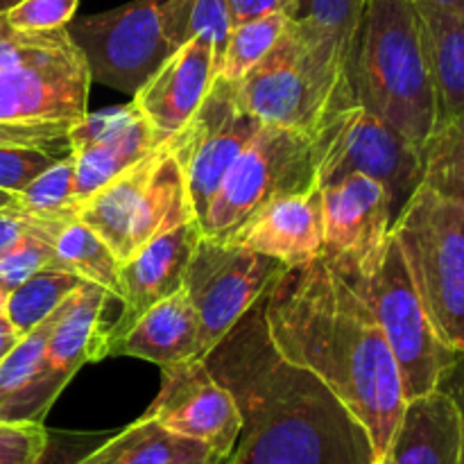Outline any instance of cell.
<instances>
[{"mask_svg":"<svg viewBox=\"0 0 464 464\" xmlns=\"http://www.w3.org/2000/svg\"><path fill=\"white\" fill-rule=\"evenodd\" d=\"M18 3H21V0H0V16H5V14H7L9 9Z\"/></svg>","mask_w":464,"mask_h":464,"instance_id":"46","label":"cell"},{"mask_svg":"<svg viewBox=\"0 0 464 464\" xmlns=\"http://www.w3.org/2000/svg\"><path fill=\"white\" fill-rule=\"evenodd\" d=\"M21 338L23 335L14 329V324L9 322V317L5 315V311H0V362L7 358V353L16 347Z\"/></svg>","mask_w":464,"mask_h":464,"instance_id":"42","label":"cell"},{"mask_svg":"<svg viewBox=\"0 0 464 464\" xmlns=\"http://www.w3.org/2000/svg\"><path fill=\"white\" fill-rule=\"evenodd\" d=\"M426 188L464 202V113L435 127L424 145Z\"/></svg>","mask_w":464,"mask_h":464,"instance_id":"30","label":"cell"},{"mask_svg":"<svg viewBox=\"0 0 464 464\" xmlns=\"http://www.w3.org/2000/svg\"><path fill=\"white\" fill-rule=\"evenodd\" d=\"M7 295H9V290H5L3 285H0V311H5V302H7Z\"/></svg>","mask_w":464,"mask_h":464,"instance_id":"47","label":"cell"},{"mask_svg":"<svg viewBox=\"0 0 464 464\" xmlns=\"http://www.w3.org/2000/svg\"><path fill=\"white\" fill-rule=\"evenodd\" d=\"M211 453L204 444L181 438L163 429L152 417L143 415L127 429L109 435L77 464H175Z\"/></svg>","mask_w":464,"mask_h":464,"instance_id":"25","label":"cell"},{"mask_svg":"<svg viewBox=\"0 0 464 464\" xmlns=\"http://www.w3.org/2000/svg\"><path fill=\"white\" fill-rule=\"evenodd\" d=\"M71 220H41L23 211L18 204L0 208V256L16 247L27 234H39L54 245L59 231Z\"/></svg>","mask_w":464,"mask_h":464,"instance_id":"38","label":"cell"},{"mask_svg":"<svg viewBox=\"0 0 464 464\" xmlns=\"http://www.w3.org/2000/svg\"><path fill=\"white\" fill-rule=\"evenodd\" d=\"M111 433H77V430H48V440L34 464H77L89 456Z\"/></svg>","mask_w":464,"mask_h":464,"instance_id":"39","label":"cell"},{"mask_svg":"<svg viewBox=\"0 0 464 464\" xmlns=\"http://www.w3.org/2000/svg\"><path fill=\"white\" fill-rule=\"evenodd\" d=\"M44 267L62 270L57 254H54V245L44 236L27 234L16 247L0 256V285L12 293L16 285H21L23 281L30 279L34 272L44 270Z\"/></svg>","mask_w":464,"mask_h":464,"instance_id":"34","label":"cell"},{"mask_svg":"<svg viewBox=\"0 0 464 464\" xmlns=\"http://www.w3.org/2000/svg\"><path fill=\"white\" fill-rule=\"evenodd\" d=\"M227 5L234 16V25L275 12H285L290 18L295 14V0H227Z\"/></svg>","mask_w":464,"mask_h":464,"instance_id":"41","label":"cell"},{"mask_svg":"<svg viewBox=\"0 0 464 464\" xmlns=\"http://www.w3.org/2000/svg\"><path fill=\"white\" fill-rule=\"evenodd\" d=\"M284 270V263L231 240L208 236L198 240L186 267L184 290L198 313L202 358L238 324Z\"/></svg>","mask_w":464,"mask_h":464,"instance_id":"11","label":"cell"},{"mask_svg":"<svg viewBox=\"0 0 464 464\" xmlns=\"http://www.w3.org/2000/svg\"><path fill=\"white\" fill-rule=\"evenodd\" d=\"M315 145L320 186L353 172L370 177L388 190L394 220L424 181V150L361 104L331 113Z\"/></svg>","mask_w":464,"mask_h":464,"instance_id":"9","label":"cell"},{"mask_svg":"<svg viewBox=\"0 0 464 464\" xmlns=\"http://www.w3.org/2000/svg\"><path fill=\"white\" fill-rule=\"evenodd\" d=\"M229 458H222L211 453V456H204V458H193V460H184V462H175V464H227Z\"/></svg>","mask_w":464,"mask_h":464,"instance_id":"44","label":"cell"},{"mask_svg":"<svg viewBox=\"0 0 464 464\" xmlns=\"http://www.w3.org/2000/svg\"><path fill=\"white\" fill-rule=\"evenodd\" d=\"M349 84L356 104L424 150L438 116L412 0H365L349 62Z\"/></svg>","mask_w":464,"mask_h":464,"instance_id":"3","label":"cell"},{"mask_svg":"<svg viewBox=\"0 0 464 464\" xmlns=\"http://www.w3.org/2000/svg\"><path fill=\"white\" fill-rule=\"evenodd\" d=\"M216 77V50L204 36H195L181 45L150 77L148 84L134 95V102L152 125L159 143H166L195 116Z\"/></svg>","mask_w":464,"mask_h":464,"instance_id":"17","label":"cell"},{"mask_svg":"<svg viewBox=\"0 0 464 464\" xmlns=\"http://www.w3.org/2000/svg\"><path fill=\"white\" fill-rule=\"evenodd\" d=\"M374 464H390V462L385 460V458H381V460H379V462H374Z\"/></svg>","mask_w":464,"mask_h":464,"instance_id":"48","label":"cell"},{"mask_svg":"<svg viewBox=\"0 0 464 464\" xmlns=\"http://www.w3.org/2000/svg\"><path fill=\"white\" fill-rule=\"evenodd\" d=\"M163 154V143L154 148L148 157L136 161L121 175L113 177L111 181L89 195L80 202V218L84 225H89L104 243L111 247L118 261L127 258V240H130V227L134 220V213L139 208L143 190L148 186L150 177H152L154 168H157L159 159Z\"/></svg>","mask_w":464,"mask_h":464,"instance_id":"24","label":"cell"},{"mask_svg":"<svg viewBox=\"0 0 464 464\" xmlns=\"http://www.w3.org/2000/svg\"><path fill=\"white\" fill-rule=\"evenodd\" d=\"M59 308L23 335L0 362V421L5 424H44L53 403L68 385L45 358V344Z\"/></svg>","mask_w":464,"mask_h":464,"instance_id":"19","label":"cell"},{"mask_svg":"<svg viewBox=\"0 0 464 464\" xmlns=\"http://www.w3.org/2000/svg\"><path fill=\"white\" fill-rule=\"evenodd\" d=\"M80 0H21L14 5L5 21L16 32L63 30L75 18Z\"/></svg>","mask_w":464,"mask_h":464,"instance_id":"35","label":"cell"},{"mask_svg":"<svg viewBox=\"0 0 464 464\" xmlns=\"http://www.w3.org/2000/svg\"><path fill=\"white\" fill-rule=\"evenodd\" d=\"M238 403L227 464H374L365 426L313 372L272 344L263 297L202 358Z\"/></svg>","mask_w":464,"mask_h":464,"instance_id":"2","label":"cell"},{"mask_svg":"<svg viewBox=\"0 0 464 464\" xmlns=\"http://www.w3.org/2000/svg\"><path fill=\"white\" fill-rule=\"evenodd\" d=\"M415 9L433 80L435 116L442 125L464 113V18L424 0H417Z\"/></svg>","mask_w":464,"mask_h":464,"instance_id":"22","label":"cell"},{"mask_svg":"<svg viewBox=\"0 0 464 464\" xmlns=\"http://www.w3.org/2000/svg\"><path fill=\"white\" fill-rule=\"evenodd\" d=\"M145 415L222 458L231 456L243 429L238 403L202 358L161 367V388Z\"/></svg>","mask_w":464,"mask_h":464,"instance_id":"13","label":"cell"},{"mask_svg":"<svg viewBox=\"0 0 464 464\" xmlns=\"http://www.w3.org/2000/svg\"><path fill=\"white\" fill-rule=\"evenodd\" d=\"M329 263L361 295L383 331L401 372L406 401L433 392L458 352L435 334L394 234L362 261Z\"/></svg>","mask_w":464,"mask_h":464,"instance_id":"4","label":"cell"},{"mask_svg":"<svg viewBox=\"0 0 464 464\" xmlns=\"http://www.w3.org/2000/svg\"><path fill=\"white\" fill-rule=\"evenodd\" d=\"M320 188L324 218L320 256L334 263L362 261L392 234V202L379 181L353 172Z\"/></svg>","mask_w":464,"mask_h":464,"instance_id":"15","label":"cell"},{"mask_svg":"<svg viewBox=\"0 0 464 464\" xmlns=\"http://www.w3.org/2000/svg\"><path fill=\"white\" fill-rule=\"evenodd\" d=\"M16 204L41 220H75L80 202L75 198V157L68 152L45 168L32 184L16 193Z\"/></svg>","mask_w":464,"mask_h":464,"instance_id":"31","label":"cell"},{"mask_svg":"<svg viewBox=\"0 0 464 464\" xmlns=\"http://www.w3.org/2000/svg\"><path fill=\"white\" fill-rule=\"evenodd\" d=\"M442 390L449 399L453 401L458 411V420H460V438H462V453L460 464H464V353H458L456 361L447 367V372L440 379L438 388Z\"/></svg>","mask_w":464,"mask_h":464,"instance_id":"40","label":"cell"},{"mask_svg":"<svg viewBox=\"0 0 464 464\" xmlns=\"http://www.w3.org/2000/svg\"><path fill=\"white\" fill-rule=\"evenodd\" d=\"M243 107L263 125L317 131L331 113L356 104L343 72L313 53L290 18L275 48L236 82Z\"/></svg>","mask_w":464,"mask_h":464,"instance_id":"7","label":"cell"},{"mask_svg":"<svg viewBox=\"0 0 464 464\" xmlns=\"http://www.w3.org/2000/svg\"><path fill=\"white\" fill-rule=\"evenodd\" d=\"M12 204H16V195L7 193V190H0V208H7Z\"/></svg>","mask_w":464,"mask_h":464,"instance_id":"45","label":"cell"},{"mask_svg":"<svg viewBox=\"0 0 464 464\" xmlns=\"http://www.w3.org/2000/svg\"><path fill=\"white\" fill-rule=\"evenodd\" d=\"M412 3H417V0H412ZM424 3H433L438 5V7L447 9V12H453L464 18V0H424Z\"/></svg>","mask_w":464,"mask_h":464,"instance_id":"43","label":"cell"},{"mask_svg":"<svg viewBox=\"0 0 464 464\" xmlns=\"http://www.w3.org/2000/svg\"><path fill=\"white\" fill-rule=\"evenodd\" d=\"M288 23V14L275 12L234 25L229 41H227L225 57H222L220 72L218 75L227 77L231 82L243 80L275 48V44L281 39Z\"/></svg>","mask_w":464,"mask_h":464,"instance_id":"32","label":"cell"},{"mask_svg":"<svg viewBox=\"0 0 464 464\" xmlns=\"http://www.w3.org/2000/svg\"><path fill=\"white\" fill-rule=\"evenodd\" d=\"M54 254L62 270L100 285L121 302V261L111 247L80 218L71 220L59 231L54 238Z\"/></svg>","mask_w":464,"mask_h":464,"instance_id":"28","label":"cell"},{"mask_svg":"<svg viewBox=\"0 0 464 464\" xmlns=\"http://www.w3.org/2000/svg\"><path fill=\"white\" fill-rule=\"evenodd\" d=\"M313 186H320L315 131L261 122L225 175L199 229L208 238L229 240L267 204Z\"/></svg>","mask_w":464,"mask_h":464,"instance_id":"8","label":"cell"},{"mask_svg":"<svg viewBox=\"0 0 464 464\" xmlns=\"http://www.w3.org/2000/svg\"><path fill=\"white\" fill-rule=\"evenodd\" d=\"M59 157L36 148H0V190L16 195Z\"/></svg>","mask_w":464,"mask_h":464,"instance_id":"36","label":"cell"},{"mask_svg":"<svg viewBox=\"0 0 464 464\" xmlns=\"http://www.w3.org/2000/svg\"><path fill=\"white\" fill-rule=\"evenodd\" d=\"M190 220H195V213L190 207L184 175L163 145L161 159H159L157 168H154L152 177L145 186L143 198L136 208L134 220H131L127 258L139 252L145 243L157 238L159 234H166V231Z\"/></svg>","mask_w":464,"mask_h":464,"instance_id":"26","label":"cell"},{"mask_svg":"<svg viewBox=\"0 0 464 464\" xmlns=\"http://www.w3.org/2000/svg\"><path fill=\"white\" fill-rule=\"evenodd\" d=\"M68 140L75 157L77 202L161 145L134 100L122 107L86 113L71 127Z\"/></svg>","mask_w":464,"mask_h":464,"instance_id":"14","label":"cell"},{"mask_svg":"<svg viewBox=\"0 0 464 464\" xmlns=\"http://www.w3.org/2000/svg\"><path fill=\"white\" fill-rule=\"evenodd\" d=\"M109 356L140 358L159 367L202 358L198 313L188 293L181 288L150 306L104 347L102 358Z\"/></svg>","mask_w":464,"mask_h":464,"instance_id":"20","label":"cell"},{"mask_svg":"<svg viewBox=\"0 0 464 464\" xmlns=\"http://www.w3.org/2000/svg\"><path fill=\"white\" fill-rule=\"evenodd\" d=\"M258 127L261 122L238 100L236 82L218 75L195 116L163 143L184 175L198 222Z\"/></svg>","mask_w":464,"mask_h":464,"instance_id":"12","label":"cell"},{"mask_svg":"<svg viewBox=\"0 0 464 464\" xmlns=\"http://www.w3.org/2000/svg\"><path fill=\"white\" fill-rule=\"evenodd\" d=\"M295 7H297V0H295Z\"/></svg>","mask_w":464,"mask_h":464,"instance_id":"49","label":"cell"},{"mask_svg":"<svg viewBox=\"0 0 464 464\" xmlns=\"http://www.w3.org/2000/svg\"><path fill=\"white\" fill-rule=\"evenodd\" d=\"M272 344L365 426L376 462L406 408L401 372L361 295L324 256L285 267L263 295Z\"/></svg>","mask_w":464,"mask_h":464,"instance_id":"1","label":"cell"},{"mask_svg":"<svg viewBox=\"0 0 464 464\" xmlns=\"http://www.w3.org/2000/svg\"><path fill=\"white\" fill-rule=\"evenodd\" d=\"M202 238L198 220L184 222L175 229L159 234L127 261L121 263V315L104 326L100 340L98 361L111 340H116L131 322L143 315L150 306L170 297L184 288L186 267H188L193 249Z\"/></svg>","mask_w":464,"mask_h":464,"instance_id":"16","label":"cell"},{"mask_svg":"<svg viewBox=\"0 0 464 464\" xmlns=\"http://www.w3.org/2000/svg\"><path fill=\"white\" fill-rule=\"evenodd\" d=\"M84 281L72 272L44 267L7 295L5 315L21 335L30 334L45 317L53 315Z\"/></svg>","mask_w":464,"mask_h":464,"instance_id":"29","label":"cell"},{"mask_svg":"<svg viewBox=\"0 0 464 464\" xmlns=\"http://www.w3.org/2000/svg\"><path fill=\"white\" fill-rule=\"evenodd\" d=\"M324 218H322V188L304 190L275 199L266 208L249 218L243 229L229 238L258 254L297 267L311 263L322 254Z\"/></svg>","mask_w":464,"mask_h":464,"instance_id":"18","label":"cell"},{"mask_svg":"<svg viewBox=\"0 0 464 464\" xmlns=\"http://www.w3.org/2000/svg\"><path fill=\"white\" fill-rule=\"evenodd\" d=\"M66 32L84 57L91 82L130 95L139 93L177 53L166 30V0H134L72 18Z\"/></svg>","mask_w":464,"mask_h":464,"instance_id":"10","label":"cell"},{"mask_svg":"<svg viewBox=\"0 0 464 464\" xmlns=\"http://www.w3.org/2000/svg\"><path fill=\"white\" fill-rule=\"evenodd\" d=\"M111 295L100 285L84 284L62 304L45 344V358L59 376L71 383L84 362L98 361L104 334V308Z\"/></svg>","mask_w":464,"mask_h":464,"instance_id":"23","label":"cell"},{"mask_svg":"<svg viewBox=\"0 0 464 464\" xmlns=\"http://www.w3.org/2000/svg\"><path fill=\"white\" fill-rule=\"evenodd\" d=\"M48 440L44 424L0 421V464H34Z\"/></svg>","mask_w":464,"mask_h":464,"instance_id":"37","label":"cell"},{"mask_svg":"<svg viewBox=\"0 0 464 464\" xmlns=\"http://www.w3.org/2000/svg\"><path fill=\"white\" fill-rule=\"evenodd\" d=\"M460 420L442 390L408 399L385 460L390 464H460Z\"/></svg>","mask_w":464,"mask_h":464,"instance_id":"21","label":"cell"},{"mask_svg":"<svg viewBox=\"0 0 464 464\" xmlns=\"http://www.w3.org/2000/svg\"><path fill=\"white\" fill-rule=\"evenodd\" d=\"M392 234L435 334L464 353V202L421 184Z\"/></svg>","mask_w":464,"mask_h":464,"instance_id":"5","label":"cell"},{"mask_svg":"<svg viewBox=\"0 0 464 464\" xmlns=\"http://www.w3.org/2000/svg\"><path fill=\"white\" fill-rule=\"evenodd\" d=\"M91 75L63 30L0 34V121L80 122Z\"/></svg>","mask_w":464,"mask_h":464,"instance_id":"6","label":"cell"},{"mask_svg":"<svg viewBox=\"0 0 464 464\" xmlns=\"http://www.w3.org/2000/svg\"><path fill=\"white\" fill-rule=\"evenodd\" d=\"M71 127L66 121H0V148H36L66 157Z\"/></svg>","mask_w":464,"mask_h":464,"instance_id":"33","label":"cell"},{"mask_svg":"<svg viewBox=\"0 0 464 464\" xmlns=\"http://www.w3.org/2000/svg\"><path fill=\"white\" fill-rule=\"evenodd\" d=\"M365 0H297L293 23L308 48L349 80L353 41Z\"/></svg>","mask_w":464,"mask_h":464,"instance_id":"27","label":"cell"}]
</instances>
